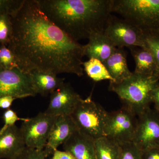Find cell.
Masks as SVG:
<instances>
[{
	"instance_id": "cell-1",
	"label": "cell",
	"mask_w": 159,
	"mask_h": 159,
	"mask_svg": "<svg viewBox=\"0 0 159 159\" xmlns=\"http://www.w3.org/2000/svg\"><path fill=\"white\" fill-rule=\"evenodd\" d=\"M11 18L13 33L8 46L21 70L84 75V45L51 21L36 0H25Z\"/></svg>"
},
{
	"instance_id": "cell-2",
	"label": "cell",
	"mask_w": 159,
	"mask_h": 159,
	"mask_svg": "<svg viewBox=\"0 0 159 159\" xmlns=\"http://www.w3.org/2000/svg\"><path fill=\"white\" fill-rule=\"evenodd\" d=\"M36 1L51 21L77 42L103 32L112 12V0Z\"/></svg>"
},
{
	"instance_id": "cell-3",
	"label": "cell",
	"mask_w": 159,
	"mask_h": 159,
	"mask_svg": "<svg viewBox=\"0 0 159 159\" xmlns=\"http://www.w3.org/2000/svg\"><path fill=\"white\" fill-rule=\"evenodd\" d=\"M159 84L157 74L143 75L133 73L119 83H110V90L118 95L124 104L137 116L150 108L151 94Z\"/></svg>"
},
{
	"instance_id": "cell-4",
	"label": "cell",
	"mask_w": 159,
	"mask_h": 159,
	"mask_svg": "<svg viewBox=\"0 0 159 159\" xmlns=\"http://www.w3.org/2000/svg\"><path fill=\"white\" fill-rule=\"evenodd\" d=\"M112 11L147 36L159 35V0H112Z\"/></svg>"
},
{
	"instance_id": "cell-5",
	"label": "cell",
	"mask_w": 159,
	"mask_h": 159,
	"mask_svg": "<svg viewBox=\"0 0 159 159\" xmlns=\"http://www.w3.org/2000/svg\"><path fill=\"white\" fill-rule=\"evenodd\" d=\"M109 112L93 100L92 94L79 100L70 115L77 129L96 140L105 137Z\"/></svg>"
},
{
	"instance_id": "cell-6",
	"label": "cell",
	"mask_w": 159,
	"mask_h": 159,
	"mask_svg": "<svg viewBox=\"0 0 159 159\" xmlns=\"http://www.w3.org/2000/svg\"><path fill=\"white\" fill-rule=\"evenodd\" d=\"M103 33L117 48L133 47L148 49L145 34L130 22L112 15Z\"/></svg>"
},
{
	"instance_id": "cell-7",
	"label": "cell",
	"mask_w": 159,
	"mask_h": 159,
	"mask_svg": "<svg viewBox=\"0 0 159 159\" xmlns=\"http://www.w3.org/2000/svg\"><path fill=\"white\" fill-rule=\"evenodd\" d=\"M137 124V116L123 106L109 112L104 129L105 137L118 144L132 142Z\"/></svg>"
},
{
	"instance_id": "cell-8",
	"label": "cell",
	"mask_w": 159,
	"mask_h": 159,
	"mask_svg": "<svg viewBox=\"0 0 159 159\" xmlns=\"http://www.w3.org/2000/svg\"><path fill=\"white\" fill-rule=\"evenodd\" d=\"M55 118L44 112L23 121L20 130L26 147L44 149Z\"/></svg>"
},
{
	"instance_id": "cell-9",
	"label": "cell",
	"mask_w": 159,
	"mask_h": 159,
	"mask_svg": "<svg viewBox=\"0 0 159 159\" xmlns=\"http://www.w3.org/2000/svg\"><path fill=\"white\" fill-rule=\"evenodd\" d=\"M37 94L29 73L20 69L6 70L0 67V97L11 96L22 99Z\"/></svg>"
},
{
	"instance_id": "cell-10",
	"label": "cell",
	"mask_w": 159,
	"mask_h": 159,
	"mask_svg": "<svg viewBox=\"0 0 159 159\" xmlns=\"http://www.w3.org/2000/svg\"><path fill=\"white\" fill-rule=\"evenodd\" d=\"M133 142L143 152L159 148V116L150 108L137 116Z\"/></svg>"
},
{
	"instance_id": "cell-11",
	"label": "cell",
	"mask_w": 159,
	"mask_h": 159,
	"mask_svg": "<svg viewBox=\"0 0 159 159\" xmlns=\"http://www.w3.org/2000/svg\"><path fill=\"white\" fill-rule=\"evenodd\" d=\"M81 98L69 84L64 82L51 94L45 112L54 117L70 116Z\"/></svg>"
},
{
	"instance_id": "cell-12",
	"label": "cell",
	"mask_w": 159,
	"mask_h": 159,
	"mask_svg": "<svg viewBox=\"0 0 159 159\" xmlns=\"http://www.w3.org/2000/svg\"><path fill=\"white\" fill-rule=\"evenodd\" d=\"M63 148L75 159H97L95 139L78 129L63 144Z\"/></svg>"
},
{
	"instance_id": "cell-13",
	"label": "cell",
	"mask_w": 159,
	"mask_h": 159,
	"mask_svg": "<svg viewBox=\"0 0 159 159\" xmlns=\"http://www.w3.org/2000/svg\"><path fill=\"white\" fill-rule=\"evenodd\" d=\"M77 129L70 116L56 117L44 150L49 155L53 154Z\"/></svg>"
},
{
	"instance_id": "cell-14",
	"label": "cell",
	"mask_w": 159,
	"mask_h": 159,
	"mask_svg": "<svg viewBox=\"0 0 159 159\" xmlns=\"http://www.w3.org/2000/svg\"><path fill=\"white\" fill-rule=\"evenodd\" d=\"M26 147L20 128L16 125L0 134V159H15Z\"/></svg>"
},
{
	"instance_id": "cell-15",
	"label": "cell",
	"mask_w": 159,
	"mask_h": 159,
	"mask_svg": "<svg viewBox=\"0 0 159 159\" xmlns=\"http://www.w3.org/2000/svg\"><path fill=\"white\" fill-rule=\"evenodd\" d=\"M88 39L89 43L84 45V54L89 59L96 58L104 62L117 48L103 32H94Z\"/></svg>"
},
{
	"instance_id": "cell-16",
	"label": "cell",
	"mask_w": 159,
	"mask_h": 159,
	"mask_svg": "<svg viewBox=\"0 0 159 159\" xmlns=\"http://www.w3.org/2000/svg\"><path fill=\"white\" fill-rule=\"evenodd\" d=\"M126 56L124 49L117 48L110 57L103 62L114 80L112 83L122 82L132 74L127 65Z\"/></svg>"
},
{
	"instance_id": "cell-17",
	"label": "cell",
	"mask_w": 159,
	"mask_h": 159,
	"mask_svg": "<svg viewBox=\"0 0 159 159\" xmlns=\"http://www.w3.org/2000/svg\"><path fill=\"white\" fill-rule=\"evenodd\" d=\"M29 74L36 93L43 96L51 95L64 82V79L51 72L34 70Z\"/></svg>"
},
{
	"instance_id": "cell-18",
	"label": "cell",
	"mask_w": 159,
	"mask_h": 159,
	"mask_svg": "<svg viewBox=\"0 0 159 159\" xmlns=\"http://www.w3.org/2000/svg\"><path fill=\"white\" fill-rule=\"evenodd\" d=\"M129 49L135 62L134 73L143 75L157 74L158 69L157 63L153 54L149 49L138 47Z\"/></svg>"
},
{
	"instance_id": "cell-19",
	"label": "cell",
	"mask_w": 159,
	"mask_h": 159,
	"mask_svg": "<svg viewBox=\"0 0 159 159\" xmlns=\"http://www.w3.org/2000/svg\"><path fill=\"white\" fill-rule=\"evenodd\" d=\"M84 71L89 77L94 81L98 82L103 80H109L110 83L114 82L107 69L99 60L90 58L85 62H83Z\"/></svg>"
},
{
	"instance_id": "cell-20",
	"label": "cell",
	"mask_w": 159,
	"mask_h": 159,
	"mask_svg": "<svg viewBox=\"0 0 159 159\" xmlns=\"http://www.w3.org/2000/svg\"><path fill=\"white\" fill-rule=\"evenodd\" d=\"M97 159H118L120 145L117 142L102 137L95 140Z\"/></svg>"
},
{
	"instance_id": "cell-21",
	"label": "cell",
	"mask_w": 159,
	"mask_h": 159,
	"mask_svg": "<svg viewBox=\"0 0 159 159\" xmlns=\"http://www.w3.org/2000/svg\"><path fill=\"white\" fill-rule=\"evenodd\" d=\"M0 67L6 70L20 69L16 55L5 45L0 44Z\"/></svg>"
},
{
	"instance_id": "cell-22",
	"label": "cell",
	"mask_w": 159,
	"mask_h": 159,
	"mask_svg": "<svg viewBox=\"0 0 159 159\" xmlns=\"http://www.w3.org/2000/svg\"><path fill=\"white\" fill-rule=\"evenodd\" d=\"M12 33L11 16L0 14V44L8 46L12 38Z\"/></svg>"
},
{
	"instance_id": "cell-23",
	"label": "cell",
	"mask_w": 159,
	"mask_h": 159,
	"mask_svg": "<svg viewBox=\"0 0 159 159\" xmlns=\"http://www.w3.org/2000/svg\"><path fill=\"white\" fill-rule=\"evenodd\" d=\"M120 145L118 159H142L143 152L133 142L119 144Z\"/></svg>"
},
{
	"instance_id": "cell-24",
	"label": "cell",
	"mask_w": 159,
	"mask_h": 159,
	"mask_svg": "<svg viewBox=\"0 0 159 159\" xmlns=\"http://www.w3.org/2000/svg\"><path fill=\"white\" fill-rule=\"evenodd\" d=\"M25 0H0V14L12 16L20 9Z\"/></svg>"
},
{
	"instance_id": "cell-25",
	"label": "cell",
	"mask_w": 159,
	"mask_h": 159,
	"mask_svg": "<svg viewBox=\"0 0 159 159\" xmlns=\"http://www.w3.org/2000/svg\"><path fill=\"white\" fill-rule=\"evenodd\" d=\"M49 155L43 150L26 147L15 159H46Z\"/></svg>"
},
{
	"instance_id": "cell-26",
	"label": "cell",
	"mask_w": 159,
	"mask_h": 159,
	"mask_svg": "<svg viewBox=\"0 0 159 159\" xmlns=\"http://www.w3.org/2000/svg\"><path fill=\"white\" fill-rule=\"evenodd\" d=\"M3 119L4 121V126L0 129V134L2 133L9 127L15 125V123L19 120L24 121L26 120L24 118H19L15 111L11 109L6 110L3 115Z\"/></svg>"
},
{
	"instance_id": "cell-27",
	"label": "cell",
	"mask_w": 159,
	"mask_h": 159,
	"mask_svg": "<svg viewBox=\"0 0 159 159\" xmlns=\"http://www.w3.org/2000/svg\"><path fill=\"white\" fill-rule=\"evenodd\" d=\"M146 42L148 49L155 57L159 70V35L146 36Z\"/></svg>"
},
{
	"instance_id": "cell-28",
	"label": "cell",
	"mask_w": 159,
	"mask_h": 159,
	"mask_svg": "<svg viewBox=\"0 0 159 159\" xmlns=\"http://www.w3.org/2000/svg\"><path fill=\"white\" fill-rule=\"evenodd\" d=\"M15 98L12 96H7L0 97V108L9 109L10 108Z\"/></svg>"
},
{
	"instance_id": "cell-29",
	"label": "cell",
	"mask_w": 159,
	"mask_h": 159,
	"mask_svg": "<svg viewBox=\"0 0 159 159\" xmlns=\"http://www.w3.org/2000/svg\"><path fill=\"white\" fill-rule=\"evenodd\" d=\"M142 159H159V148H152L144 152Z\"/></svg>"
},
{
	"instance_id": "cell-30",
	"label": "cell",
	"mask_w": 159,
	"mask_h": 159,
	"mask_svg": "<svg viewBox=\"0 0 159 159\" xmlns=\"http://www.w3.org/2000/svg\"><path fill=\"white\" fill-rule=\"evenodd\" d=\"M52 159H75L67 152L56 150L53 153Z\"/></svg>"
},
{
	"instance_id": "cell-31",
	"label": "cell",
	"mask_w": 159,
	"mask_h": 159,
	"mask_svg": "<svg viewBox=\"0 0 159 159\" xmlns=\"http://www.w3.org/2000/svg\"><path fill=\"white\" fill-rule=\"evenodd\" d=\"M151 102L154 104L155 109L159 108V84L152 93Z\"/></svg>"
},
{
	"instance_id": "cell-32",
	"label": "cell",
	"mask_w": 159,
	"mask_h": 159,
	"mask_svg": "<svg viewBox=\"0 0 159 159\" xmlns=\"http://www.w3.org/2000/svg\"><path fill=\"white\" fill-rule=\"evenodd\" d=\"M154 110H155L156 111L157 113L158 114V115L159 116V108H155V109L154 108Z\"/></svg>"
},
{
	"instance_id": "cell-33",
	"label": "cell",
	"mask_w": 159,
	"mask_h": 159,
	"mask_svg": "<svg viewBox=\"0 0 159 159\" xmlns=\"http://www.w3.org/2000/svg\"><path fill=\"white\" fill-rule=\"evenodd\" d=\"M157 74L159 77V70H157Z\"/></svg>"
}]
</instances>
